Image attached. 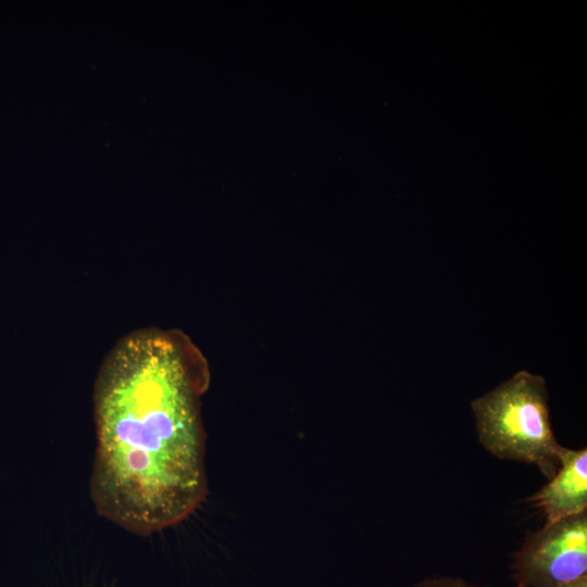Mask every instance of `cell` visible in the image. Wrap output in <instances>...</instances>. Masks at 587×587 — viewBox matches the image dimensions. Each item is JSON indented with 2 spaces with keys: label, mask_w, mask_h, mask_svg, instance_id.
Instances as JSON below:
<instances>
[{
  "label": "cell",
  "mask_w": 587,
  "mask_h": 587,
  "mask_svg": "<svg viewBox=\"0 0 587 587\" xmlns=\"http://www.w3.org/2000/svg\"><path fill=\"white\" fill-rule=\"evenodd\" d=\"M511 569L517 587H557L587 576V513L528 533Z\"/></svg>",
  "instance_id": "3957f363"
},
{
  "label": "cell",
  "mask_w": 587,
  "mask_h": 587,
  "mask_svg": "<svg viewBox=\"0 0 587 587\" xmlns=\"http://www.w3.org/2000/svg\"><path fill=\"white\" fill-rule=\"evenodd\" d=\"M478 439L492 455L536 465L551 478L564 447L554 437L545 378L520 371L473 400Z\"/></svg>",
  "instance_id": "7a4b0ae2"
},
{
  "label": "cell",
  "mask_w": 587,
  "mask_h": 587,
  "mask_svg": "<svg viewBox=\"0 0 587 587\" xmlns=\"http://www.w3.org/2000/svg\"><path fill=\"white\" fill-rule=\"evenodd\" d=\"M557 587H587V576L559 585Z\"/></svg>",
  "instance_id": "8992f818"
},
{
  "label": "cell",
  "mask_w": 587,
  "mask_h": 587,
  "mask_svg": "<svg viewBox=\"0 0 587 587\" xmlns=\"http://www.w3.org/2000/svg\"><path fill=\"white\" fill-rule=\"evenodd\" d=\"M412 587H478L472 584H469L467 582L463 580L462 578H454V577H432L423 579L419 583H416ZM517 587V586H515Z\"/></svg>",
  "instance_id": "5b68a950"
},
{
  "label": "cell",
  "mask_w": 587,
  "mask_h": 587,
  "mask_svg": "<svg viewBox=\"0 0 587 587\" xmlns=\"http://www.w3.org/2000/svg\"><path fill=\"white\" fill-rule=\"evenodd\" d=\"M529 501L545 515L547 524L586 512V448H564L557 473Z\"/></svg>",
  "instance_id": "277c9868"
},
{
  "label": "cell",
  "mask_w": 587,
  "mask_h": 587,
  "mask_svg": "<svg viewBox=\"0 0 587 587\" xmlns=\"http://www.w3.org/2000/svg\"><path fill=\"white\" fill-rule=\"evenodd\" d=\"M204 378L167 335L122 338L95 385L97 512L149 535L189 516L207 495L199 399Z\"/></svg>",
  "instance_id": "6da1fadb"
}]
</instances>
